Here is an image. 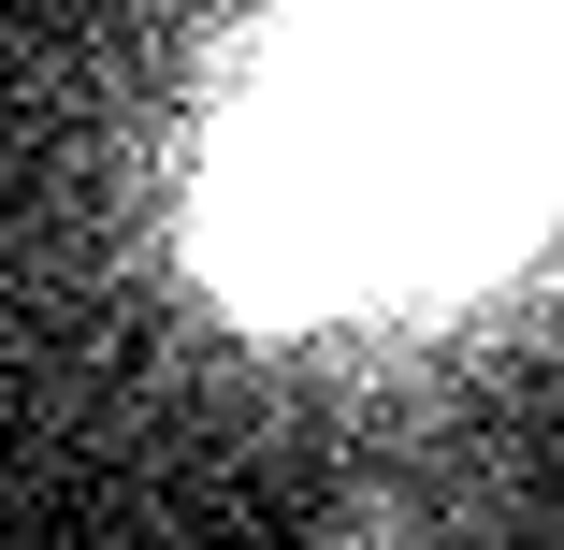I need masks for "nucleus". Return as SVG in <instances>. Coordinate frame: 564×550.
Here are the masks:
<instances>
[{"mask_svg": "<svg viewBox=\"0 0 564 550\" xmlns=\"http://www.w3.org/2000/svg\"><path fill=\"white\" fill-rule=\"evenodd\" d=\"M564 44L521 0H318L217 145V247L261 304H377L492 261L550 160Z\"/></svg>", "mask_w": 564, "mask_h": 550, "instance_id": "1", "label": "nucleus"}]
</instances>
